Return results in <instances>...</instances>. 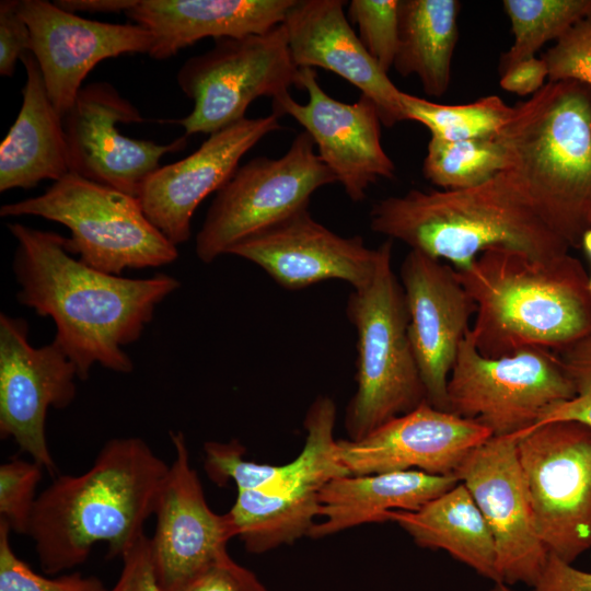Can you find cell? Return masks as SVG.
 Wrapping results in <instances>:
<instances>
[{
    "instance_id": "6da1fadb",
    "label": "cell",
    "mask_w": 591,
    "mask_h": 591,
    "mask_svg": "<svg viewBox=\"0 0 591 591\" xmlns=\"http://www.w3.org/2000/svg\"><path fill=\"white\" fill-rule=\"evenodd\" d=\"M8 228L18 243L12 263L16 299L53 320V340L79 379L86 380L95 364L130 373L134 362L124 347L140 338L179 280L163 273L136 279L101 271L74 258L67 239L55 232L22 223Z\"/></svg>"
},
{
    "instance_id": "7a4b0ae2",
    "label": "cell",
    "mask_w": 591,
    "mask_h": 591,
    "mask_svg": "<svg viewBox=\"0 0 591 591\" xmlns=\"http://www.w3.org/2000/svg\"><path fill=\"white\" fill-rule=\"evenodd\" d=\"M170 465L138 437L108 440L89 470L59 475L38 496L27 535L42 570L56 575L107 544L121 557L144 535Z\"/></svg>"
},
{
    "instance_id": "3957f363",
    "label": "cell",
    "mask_w": 591,
    "mask_h": 591,
    "mask_svg": "<svg viewBox=\"0 0 591 591\" xmlns=\"http://www.w3.org/2000/svg\"><path fill=\"white\" fill-rule=\"evenodd\" d=\"M457 275L476 304L470 335L483 356L556 352L591 334L590 277L570 253L538 259L496 247Z\"/></svg>"
},
{
    "instance_id": "277c9868",
    "label": "cell",
    "mask_w": 591,
    "mask_h": 591,
    "mask_svg": "<svg viewBox=\"0 0 591 591\" xmlns=\"http://www.w3.org/2000/svg\"><path fill=\"white\" fill-rule=\"evenodd\" d=\"M370 228L457 271L496 247L538 259L570 250L502 172L472 188L410 189L381 199L370 211Z\"/></svg>"
},
{
    "instance_id": "5b68a950",
    "label": "cell",
    "mask_w": 591,
    "mask_h": 591,
    "mask_svg": "<svg viewBox=\"0 0 591 591\" xmlns=\"http://www.w3.org/2000/svg\"><path fill=\"white\" fill-rule=\"evenodd\" d=\"M508 181L571 247L591 230V85L547 81L496 137Z\"/></svg>"
},
{
    "instance_id": "8992f818",
    "label": "cell",
    "mask_w": 591,
    "mask_h": 591,
    "mask_svg": "<svg viewBox=\"0 0 591 591\" xmlns=\"http://www.w3.org/2000/svg\"><path fill=\"white\" fill-rule=\"evenodd\" d=\"M378 248L372 279L354 289L346 306L357 332V390L345 415L354 441L427 402L408 336L404 290L392 266L393 241Z\"/></svg>"
},
{
    "instance_id": "52a82bcc",
    "label": "cell",
    "mask_w": 591,
    "mask_h": 591,
    "mask_svg": "<svg viewBox=\"0 0 591 591\" xmlns=\"http://www.w3.org/2000/svg\"><path fill=\"white\" fill-rule=\"evenodd\" d=\"M0 216H36L65 225L69 251L113 275L165 266L178 256L177 246L151 223L137 197L72 172L42 195L2 205Z\"/></svg>"
},
{
    "instance_id": "ba28073f",
    "label": "cell",
    "mask_w": 591,
    "mask_h": 591,
    "mask_svg": "<svg viewBox=\"0 0 591 591\" xmlns=\"http://www.w3.org/2000/svg\"><path fill=\"white\" fill-rule=\"evenodd\" d=\"M573 396V384L555 351L526 347L486 357L470 332L448 381L449 412L480 424L495 437L535 427L549 408Z\"/></svg>"
},
{
    "instance_id": "9c48e42d",
    "label": "cell",
    "mask_w": 591,
    "mask_h": 591,
    "mask_svg": "<svg viewBox=\"0 0 591 591\" xmlns=\"http://www.w3.org/2000/svg\"><path fill=\"white\" fill-rule=\"evenodd\" d=\"M335 182L306 131L296 136L282 157L250 160L216 193L196 235L197 257L212 263L240 242L308 208L315 190Z\"/></svg>"
},
{
    "instance_id": "30bf717a",
    "label": "cell",
    "mask_w": 591,
    "mask_h": 591,
    "mask_svg": "<svg viewBox=\"0 0 591 591\" xmlns=\"http://www.w3.org/2000/svg\"><path fill=\"white\" fill-rule=\"evenodd\" d=\"M299 73L282 24L264 34L216 39L177 72L178 86L194 101L193 111L177 123L186 137L211 135L243 119L256 99L276 100L299 86Z\"/></svg>"
},
{
    "instance_id": "8fae6325",
    "label": "cell",
    "mask_w": 591,
    "mask_h": 591,
    "mask_svg": "<svg viewBox=\"0 0 591 591\" xmlns=\"http://www.w3.org/2000/svg\"><path fill=\"white\" fill-rule=\"evenodd\" d=\"M536 532L548 554L572 564L591 548V427L549 421L518 434Z\"/></svg>"
},
{
    "instance_id": "7c38bea8",
    "label": "cell",
    "mask_w": 591,
    "mask_h": 591,
    "mask_svg": "<svg viewBox=\"0 0 591 591\" xmlns=\"http://www.w3.org/2000/svg\"><path fill=\"white\" fill-rule=\"evenodd\" d=\"M335 419L334 401L318 396L305 415L306 439L300 454L281 465L269 486L237 491L229 512L247 552L260 554L309 534L318 517L322 488L349 475L337 456Z\"/></svg>"
},
{
    "instance_id": "4fadbf2b",
    "label": "cell",
    "mask_w": 591,
    "mask_h": 591,
    "mask_svg": "<svg viewBox=\"0 0 591 591\" xmlns=\"http://www.w3.org/2000/svg\"><path fill=\"white\" fill-rule=\"evenodd\" d=\"M73 362L51 343L34 347L24 318L0 314V436L11 438L51 476L57 466L45 426L49 408L63 409L77 394Z\"/></svg>"
},
{
    "instance_id": "5bb4252c",
    "label": "cell",
    "mask_w": 591,
    "mask_h": 591,
    "mask_svg": "<svg viewBox=\"0 0 591 591\" xmlns=\"http://www.w3.org/2000/svg\"><path fill=\"white\" fill-rule=\"evenodd\" d=\"M517 438L490 437L465 456L454 474L490 529L499 583L532 588L544 570L548 552L536 532Z\"/></svg>"
},
{
    "instance_id": "9a60e30c",
    "label": "cell",
    "mask_w": 591,
    "mask_h": 591,
    "mask_svg": "<svg viewBox=\"0 0 591 591\" xmlns=\"http://www.w3.org/2000/svg\"><path fill=\"white\" fill-rule=\"evenodd\" d=\"M141 121L139 111L111 83L84 85L62 118L71 172L138 197L161 158L187 144L185 135L160 144L119 132L118 124Z\"/></svg>"
},
{
    "instance_id": "2e32d148",
    "label": "cell",
    "mask_w": 591,
    "mask_h": 591,
    "mask_svg": "<svg viewBox=\"0 0 591 591\" xmlns=\"http://www.w3.org/2000/svg\"><path fill=\"white\" fill-rule=\"evenodd\" d=\"M170 438L175 457L159 493L150 554L160 587L182 591L228 553L237 530L230 512L218 514L208 506L184 433L171 431Z\"/></svg>"
},
{
    "instance_id": "e0dca14e",
    "label": "cell",
    "mask_w": 591,
    "mask_h": 591,
    "mask_svg": "<svg viewBox=\"0 0 591 591\" xmlns=\"http://www.w3.org/2000/svg\"><path fill=\"white\" fill-rule=\"evenodd\" d=\"M299 89L309 94L305 104L289 93L273 100V112L289 115L312 138L323 163L355 202L380 178H393L395 165L381 142V118L375 104L366 95L344 103L320 85L313 68H300Z\"/></svg>"
},
{
    "instance_id": "ac0fdd59",
    "label": "cell",
    "mask_w": 591,
    "mask_h": 591,
    "mask_svg": "<svg viewBox=\"0 0 591 591\" xmlns=\"http://www.w3.org/2000/svg\"><path fill=\"white\" fill-rule=\"evenodd\" d=\"M408 311V336L427 402L449 410L448 381L476 304L449 264L409 251L401 265Z\"/></svg>"
},
{
    "instance_id": "d6986e66",
    "label": "cell",
    "mask_w": 591,
    "mask_h": 591,
    "mask_svg": "<svg viewBox=\"0 0 591 591\" xmlns=\"http://www.w3.org/2000/svg\"><path fill=\"white\" fill-rule=\"evenodd\" d=\"M19 11L30 28L31 53L47 94L62 118L100 61L149 54L153 43L152 34L139 24L89 20L45 0H19Z\"/></svg>"
},
{
    "instance_id": "ffe728a7",
    "label": "cell",
    "mask_w": 591,
    "mask_h": 591,
    "mask_svg": "<svg viewBox=\"0 0 591 591\" xmlns=\"http://www.w3.org/2000/svg\"><path fill=\"white\" fill-rule=\"evenodd\" d=\"M280 116L244 117L211 135L186 158L154 171L138 199L151 223L175 246L187 242L201 201L217 193L241 159L265 136L281 128Z\"/></svg>"
},
{
    "instance_id": "44dd1931",
    "label": "cell",
    "mask_w": 591,
    "mask_h": 591,
    "mask_svg": "<svg viewBox=\"0 0 591 591\" xmlns=\"http://www.w3.org/2000/svg\"><path fill=\"white\" fill-rule=\"evenodd\" d=\"M490 437L480 424L424 402L362 439L337 440V456L349 475L412 470L450 475Z\"/></svg>"
},
{
    "instance_id": "7402d4cb",
    "label": "cell",
    "mask_w": 591,
    "mask_h": 591,
    "mask_svg": "<svg viewBox=\"0 0 591 591\" xmlns=\"http://www.w3.org/2000/svg\"><path fill=\"white\" fill-rule=\"evenodd\" d=\"M228 254L259 266L279 286L290 290L338 279L354 289L368 285L379 248L360 236H340L302 209L235 246Z\"/></svg>"
},
{
    "instance_id": "603a6c76",
    "label": "cell",
    "mask_w": 591,
    "mask_h": 591,
    "mask_svg": "<svg viewBox=\"0 0 591 591\" xmlns=\"http://www.w3.org/2000/svg\"><path fill=\"white\" fill-rule=\"evenodd\" d=\"M341 0H296L282 23L298 68H323L344 78L378 107L391 128L407 120L403 91L369 55L352 30Z\"/></svg>"
},
{
    "instance_id": "cb8c5ba5",
    "label": "cell",
    "mask_w": 591,
    "mask_h": 591,
    "mask_svg": "<svg viewBox=\"0 0 591 591\" xmlns=\"http://www.w3.org/2000/svg\"><path fill=\"white\" fill-rule=\"evenodd\" d=\"M296 0H138L125 12L153 37L149 56L167 59L212 37L264 34L283 23Z\"/></svg>"
},
{
    "instance_id": "d4e9b609",
    "label": "cell",
    "mask_w": 591,
    "mask_h": 591,
    "mask_svg": "<svg viewBox=\"0 0 591 591\" xmlns=\"http://www.w3.org/2000/svg\"><path fill=\"white\" fill-rule=\"evenodd\" d=\"M21 61L26 71L22 105L0 144V192L28 189L44 179L71 173L62 117L54 107L38 63L31 51Z\"/></svg>"
},
{
    "instance_id": "484cf974",
    "label": "cell",
    "mask_w": 591,
    "mask_h": 591,
    "mask_svg": "<svg viewBox=\"0 0 591 591\" xmlns=\"http://www.w3.org/2000/svg\"><path fill=\"white\" fill-rule=\"evenodd\" d=\"M459 482L455 474L416 470L335 477L320 493L323 521L314 523L308 535L321 538L363 523L390 521V511L417 510Z\"/></svg>"
},
{
    "instance_id": "4316f807",
    "label": "cell",
    "mask_w": 591,
    "mask_h": 591,
    "mask_svg": "<svg viewBox=\"0 0 591 591\" xmlns=\"http://www.w3.org/2000/svg\"><path fill=\"white\" fill-rule=\"evenodd\" d=\"M389 520L396 522L418 546L443 549L484 578L500 582L493 534L461 482L417 510L390 511Z\"/></svg>"
},
{
    "instance_id": "83f0119b",
    "label": "cell",
    "mask_w": 591,
    "mask_h": 591,
    "mask_svg": "<svg viewBox=\"0 0 591 591\" xmlns=\"http://www.w3.org/2000/svg\"><path fill=\"white\" fill-rule=\"evenodd\" d=\"M460 8L457 0H399L393 68L402 77L416 76L429 96L448 91Z\"/></svg>"
},
{
    "instance_id": "f1b7e54d",
    "label": "cell",
    "mask_w": 591,
    "mask_h": 591,
    "mask_svg": "<svg viewBox=\"0 0 591 591\" xmlns=\"http://www.w3.org/2000/svg\"><path fill=\"white\" fill-rule=\"evenodd\" d=\"M402 103L407 120L426 126L431 137L450 141L496 138L514 113V106L507 105L498 95L444 105L403 92Z\"/></svg>"
},
{
    "instance_id": "f546056e",
    "label": "cell",
    "mask_w": 591,
    "mask_h": 591,
    "mask_svg": "<svg viewBox=\"0 0 591 591\" xmlns=\"http://www.w3.org/2000/svg\"><path fill=\"white\" fill-rule=\"evenodd\" d=\"M513 43L502 56L500 71L535 54L548 42L558 40L591 11V0H505Z\"/></svg>"
},
{
    "instance_id": "4dcf8cb0",
    "label": "cell",
    "mask_w": 591,
    "mask_h": 591,
    "mask_svg": "<svg viewBox=\"0 0 591 591\" xmlns=\"http://www.w3.org/2000/svg\"><path fill=\"white\" fill-rule=\"evenodd\" d=\"M505 166V151L497 138L450 141L431 137L422 173L440 189L460 190L488 182Z\"/></svg>"
},
{
    "instance_id": "1f68e13d",
    "label": "cell",
    "mask_w": 591,
    "mask_h": 591,
    "mask_svg": "<svg viewBox=\"0 0 591 591\" xmlns=\"http://www.w3.org/2000/svg\"><path fill=\"white\" fill-rule=\"evenodd\" d=\"M399 0H352L348 16L359 32V39L386 73L394 66L398 47Z\"/></svg>"
},
{
    "instance_id": "d6a6232c",
    "label": "cell",
    "mask_w": 591,
    "mask_h": 591,
    "mask_svg": "<svg viewBox=\"0 0 591 591\" xmlns=\"http://www.w3.org/2000/svg\"><path fill=\"white\" fill-rule=\"evenodd\" d=\"M10 533L9 524L0 519V591H107L94 576L72 572L49 578L36 573L16 556Z\"/></svg>"
},
{
    "instance_id": "836d02e7",
    "label": "cell",
    "mask_w": 591,
    "mask_h": 591,
    "mask_svg": "<svg viewBox=\"0 0 591 591\" xmlns=\"http://www.w3.org/2000/svg\"><path fill=\"white\" fill-rule=\"evenodd\" d=\"M43 470L33 460L12 459L0 465V519L11 532L27 535Z\"/></svg>"
},
{
    "instance_id": "e575fe53",
    "label": "cell",
    "mask_w": 591,
    "mask_h": 591,
    "mask_svg": "<svg viewBox=\"0 0 591 591\" xmlns=\"http://www.w3.org/2000/svg\"><path fill=\"white\" fill-rule=\"evenodd\" d=\"M556 354L573 384L575 396L549 408L537 425L566 420L591 427V334Z\"/></svg>"
},
{
    "instance_id": "d590c367",
    "label": "cell",
    "mask_w": 591,
    "mask_h": 591,
    "mask_svg": "<svg viewBox=\"0 0 591 591\" xmlns=\"http://www.w3.org/2000/svg\"><path fill=\"white\" fill-rule=\"evenodd\" d=\"M542 58L548 81H578L591 85V11L567 31Z\"/></svg>"
},
{
    "instance_id": "8d00e7d4",
    "label": "cell",
    "mask_w": 591,
    "mask_h": 591,
    "mask_svg": "<svg viewBox=\"0 0 591 591\" xmlns=\"http://www.w3.org/2000/svg\"><path fill=\"white\" fill-rule=\"evenodd\" d=\"M182 591H268L256 575L222 555L207 569L190 580Z\"/></svg>"
},
{
    "instance_id": "74e56055",
    "label": "cell",
    "mask_w": 591,
    "mask_h": 591,
    "mask_svg": "<svg viewBox=\"0 0 591 591\" xmlns=\"http://www.w3.org/2000/svg\"><path fill=\"white\" fill-rule=\"evenodd\" d=\"M30 28L19 11V0L0 2V74L12 77L16 61L31 51Z\"/></svg>"
},
{
    "instance_id": "f35d334b",
    "label": "cell",
    "mask_w": 591,
    "mask_h": 591,
    "mask_svg": "<svg viewBox=\"0 0 591 591\" xmlns=\"http://www.w3.org/2000/svg\"><path fill=\"white\" fill-rule=\"evenodd\" d=\"M116 583L107 591H164L155 577L150 538L144 534L123 556Z\"/></svg>"
},
{
    "instance_id": "ab89813d",
    "label": "cell",
    "mask_w": 591,
    "mask_h": 591,
    "mask_svg": "<svg viewBox=\"0 0 591 591\" xmlns=\"http://www.w3.org/2000/svg\"><path fill=\"white\" fill-rule=\"evenodd\" d=\"M532 588L533 591H591V572L548 554L544 570Z\"/></svg>"
},
{
    "instance_id": "60d3db41",
    "label": "cell",
    "mask_w": 591,
    "mask_h": 591,
    "mask_svg": "<svg viewBox=\"0 0 591 591\" xmlns=\"http://www.w3.org/2000/svg\"><path fill=\"white\" fill-rule=\"evenodd\" d=\"M548 68L541 57H532L519 61L501 72L499 84L511 93L520 96L534 95L546 83Z\"/></svg>"
},
{
    "instance_id": "b9f144b4",
    "label": "cell",
    "mask_w": 591,
    "mask_h": 591,
    "mask_svg": "<svg viewBox=\"0 0 591 591\" xmlns=\"http://www.w3.org/2000/svg\"><path fill=\"white\" fill-rule=\"evenodd\" d=\"M138 0H57L54 3L60 9L71 12L119 13L136 5Z\"/></svg>"
},
{
    "instance_id": "7bdbcfd3",
    "label": "cell",
    "mask_w": 591,
    "mask_h": 591,
    "mask_svg": "<svg viewBox=\"0 0 591 591\" xmlns=\"http://www.w3.org/2000/svg\"><path fill=\"white\" fill-rule=\"evenodd\" d=\"M581 246L584 247L586 252L591 256V230L588 231L582 239ZM590 287H591V277H590Z\"/></svg>"
},
{
    "instance_id": "ee69618b",
    "label": "cell",
    "mask_w": 591,
    "mask_h": 591,
    "mask_svg": "<svg viewBox=\"0 0 591 591\" xmlns=\"http://www.w3.org/2000/svg\"><path fill=\"white\" fill-rule=\"evenodd\" d=\"M489 591H515L506 583H494L493 588Z\"/></svg>"
}]
</instances>
